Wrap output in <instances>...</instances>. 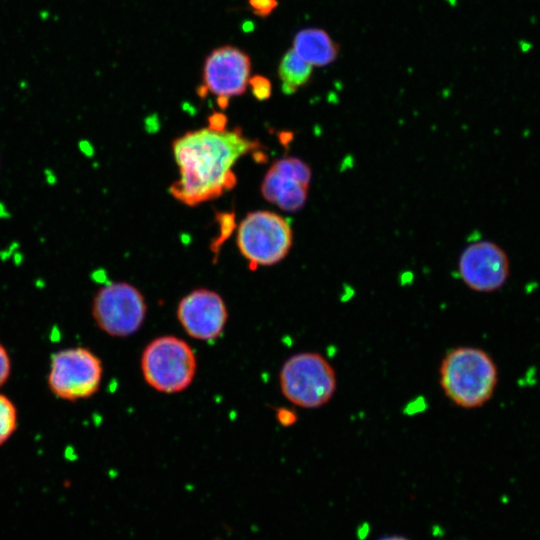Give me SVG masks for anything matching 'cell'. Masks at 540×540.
<instances>
[{"label":"cell","mask_w":540,"mask_h":540,"mask_svg":"<svg viewBox=\"0 0 540 540\" xmlns=\"http://www.w3.org/2000/svg\"><path fill=\"white\" fill-rule=\"evenodd\" d=\"M18 415L14 403L0 394V445L7 442L17 428Z\"/></svg>","instance_id":"obj_14"},{"label":"cell","mask_w":540,"mask_h":540,"mask_svg":"<svg viewBox=\"0 0 540 540\" xmlns=\"http://www.w3.org/2000/svg\"><path fill=\"white\" fill-rule=\"evenodd\" d=\"M254 14L260 17L269 16L277 7V0H248Z\"/></svg>","instance_id":"obj_16"},{"label":"cell","mask_w":540,"mask_h":540,"mask_svg":"<svg viewBox=\"0 0 540 540\" xmlns=\"http://www.w3.org/2000/svg\"><path fill=\"white\" fill-rule=\"evenodd\" d=\"M295 52L307 63L325 66L338 56L339 45L329 34L319 28H306L299 31L293 42Z\"/></svg>","instance_id":"obj_12"},{"label":"cell","mask_w":540,"mask_h":540,"mask_svg":"<svg viewBox=\"0 0 540 540\" xmlns=\"http://www.w3.org/2000/svg\"><path fill=\"white\" fill-rule=\"evenodd\" d=\"M259 148L261 143L246 137L238 127L210 126L186 132L172 143L180 177L170 186V194L188 206L218 198L236 185L235 163Z\"/></svg>","instance_id":"obj_1"},{"label":"cell","mask_w":540,"mask_h":540,"mask_svg":"<svg viewBox=\"0 0 540 540\" xmlns=\"http://www.w3.org/2000/svg\"><path fill=\"white\" fill-rule=\"evenodd\" d=\"M142 293L127 282H111L101 287L92 302V316L97 326L113 337H127L137 332L146 317Z\"/></svg>","instance_id":"obj_7"},{"label":"cell","mask_w":540,"mask_h":540,"mask_svg":"<svg viewBox=\"0 0 540 540\" xmlns=\"http://www.w3.org/2000/svg\"><path fill=\"white\" fill-rule=\"evenodd\" d=\"M11 359L8 351L0 343V388L7 382L11 374Z\"/></svg>","instance_id":"obj_17"},{"label":"cell","mask_w":540,"mask_h":540,"mask_svg":"<svg viewBox=\"0 0 540 540\" xmlns=\"http://www.w3.org/2000/svg\"><path fill=\"white\" fill-rule=\"evenodd\" d=\"M279 384L282 394L292 404L317 409L335 395L337 377L333 366L323 355L299 352L283 363Z\"/></svg>","instance_id":"obj_3"},{"label":"cell","mask_w":540,"mask_h":540,"mask_svg":"<svg viewBox=\"0 0 540 540\" xmlns=\"http://www.w3.org/2000/svg\"><path fill=\"white\" fill-rule=\"evenodd\" d=\"M293 234L287 219L271 211H253L240 222L236 243L252 269L282 261L289 253Z\"/></svg>","instance_id":"obj_5"},{"label":"cell","mask_w":540,"mask_h":540,"mask_svg":"<svg viewBox=\"0 0 540 540\" xmlns=\"http://www.w3.org/2000/svg\"><path fill=\"white\" fill-rule=\"evenodd\" d=\"M445 396L464 409L483 406L498 384V368L489 353L478 347L459 346L449 350L439 367Z\"/></svg>","instance_id":"obj_2"},{"label":"cell","mask_w":540,"mask_h":540,"mask_svg":"<svg viewBox=\"0 0 540 540\" xmlns=\"http://www.w3.org/2000/svg\"><path fill=\"white\" fill-rule=\"evenodd\" d=\"M278 75L282 81L283 93L291 95L310 80L312 65L303 60L294 49H290L280 61Z\"/></svg>","instance_id":"obj_13"},{"label":"cell","mask_w":540,"mask_h":540,"mask_svg":"<svg viewBox=\"0 0 540 540\" xmlns=\"http://www.w3.org/2000/svg\"><path fill=\"white\" fill-rule=\"evenodd\" d=\"M377 540H411V539L402 535H388V536L381 537Z\"/></svg>","instance_id":"obj_19"},{"label":"cell","mask_w":540,"mask_h":540,"mask_svg":"<svg viewBox=\"0 0 540 540\" xmlns=\"http://www.w3.org/2000/svg\"><path fill=\"white\" fill-rule=\"evenodd\" d=\"M100 358L85 347L57 351L51 357L48 387L59 399L76 401L94 395L102 381Z\"/></svg>","instance_id":"obj_6"},{"label":"cell","mask_w":540,"mask_h":540,"mask_svg":"<svg viewBox=\"0 0 540 540\" xmlns=\"http://www.w3.org/2000/svg\"><path fill=\"white\" fill-rule=\"evenodd\" d=\"M458 271L463 282L477 292H493L507 281L510 265L504 250L490 241L470 244L462 252Z\"/></svg>","instance_id":"obj_8"},{"label":"cell","mask_w":540,"mask_h":540,"mask_svg":"<svg viewBox=\"0 0 540 540\" xmlns=\"http://www.w3.org/2000/svg\"><path fill=\"white\" fill-rule=\"evenodd\" d=\"M308 186L274 164L266 172L261 194L265 200L287 212H297L307 201Z\"/></svg>","instance_id":"obj_11"},{"label":"cell","mask_w":540,"mask_h":540,"mask_svg":"<svg viewBox=\"0 0 540 540\" xmlns=\"http://www.w3.org/2000/svg\"><path fill=\"white\" fill-rule=\"evenodd\" d=\"M277 419L280 424L284 426L291 425L296 421V415L293 411L288 409H279L277 411Z\"/></svg>","instance_id":"obj_18"},{"label":"cell","mask_w":540,"mask_h":540,"mask_svg":"<svg viewBox=\"0 0 540 540\" xmlns=\"http://www.w3.org/2000/svg\"><path fill=\"white\" fill-rule=\"evenodd\" d=\"M197 369L193 349L172 335L157 337L143 350L141 370L146 383L158 392L178 393L193 381Z\"/></svg>","instance_id":"obj_4"},{"label":"cell","mask_w":540,"mask_h":540,"mask_svg":"<svg viewBox=\"0 0 540 540\" xmlns=\"http://www.w3.org/2000/svg\"><path fill=\"white\" fill-rule=\"evenodd\" d=\"M251 61L243 50L226 45L214 49L205 59L203 66L204 88L226 100L242 95L250 79Z\"/></svg>","instance_id":"obj_9"},{"label":"cell","mask_w":540,"mask_h":540,"mask_svg":"<svg viewBox=\"0 0 540 540\" xmlns=\"http://www.w3.org/2000/svg\"><path fill=\"white\" fill-rule=\"evenodd\" d=\"M176 314L185 332L203 341L218 338L228 319V310L222 297L205 288L195 289L184 296Z\"/></svg>","instance_id":"obj_10"},{"label":"cell","mask_w":540,"mask_h":540,"mask_svg":"<svg viewBox=\"0 0 540 540\" xmlns=\"http://www.w3.org/2000/svg\"><path fill=\"white\" fill-rule=\"evenodd\" d=\"M254 96L259 100H265L271 95V83L268 78L256 75L249 79Z\"/></svg>","instance_id":"obj_15"}]
</instances>
